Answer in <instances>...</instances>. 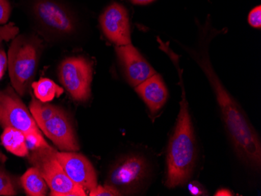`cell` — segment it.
<instances>
[{"mask_svg":"<svg viewBox=\"0 0 261 196\" xmlns=\"http://www.w3.org/2000/svg\"><path fill=\"white\" fill-rule=\"evenodd\" d=\"M205 38L204 45L199 50H191L192 57L203 69L215 92L224 127L239 157L254 169L259 170L261 163L260 140L251 123L246 118L238 102L224 87L215 74L209 61Z\"/></svg>","mask_w":261,"mask_h":196,"instance_id":"1","label":"cell"},{"mask_svg":"<svg viewBox=\"0 0 261 196\" xmlns=\"http://www.w3.org/2000/svg\"><path fill=\"white\" fill-rule=\"evenodd\" d=\"M182 86V99L175 129L170 140L167 157V181L170 188L184 185L191 178L196 159V142L194 129Z\"/></svg>","mask_w":261,"mask_h":196,"instance_id":"2","label":"cell"},{"mask_svg":"<svg viewBox=\"0 0 261 196\" xmlns=\"http://www.w3.org/2000/svg\"><path fill=\"white\" fill-rule=\"evenodd\" d=\"M42 41L35 36L17 35L7 53V68L13 88L20 96L32 87L42 53Z\"/></svg>","mask_w":261,"mask_h":196,"instance_id":"3","label":"cell"},{"mask_svg":"<svg viewBox=\"0 0 261 196\" xmlns=\"http://www.w3.org/2000/svg\"><path fill=\"white\" fill-rule=\"evenodd\" d=\"M50 146L32 150L29 154L31 164L37 168L50 188L53 196H86L87 193L70 179Z\"/></svg>","mask_w":261,"mask_h":196,"instance_id":"4","label":"cell"},{"mask_svg":"<svg viewBox=\"0 0 261 196\" xmlns=\"http://www.w3.org/2000/svg\"><path fill=\"white\" fill-rule=\"evenodd\" d=\"M32 14L44 32L57 38H68L75 32V20L67 7L56 0H35Z\"/></svg>","mask_w":261,"mask_h":196,"instance_id":"5","label":"cell"},{"mask_svg":"<svg viewBox=\"0 0 261 196\" xmlns=\"http://www.w3.org/2000/svg\"><path fill=\"white\" fill-rule=\"evenodd\" d=\"M60 81L74 100L86 102L90 97L92 64L83 57H67L58 68Z\"/></svg>","mask_w":261,"mask_h":196,"instance_id":"6","label":"cell"},{"mask_svg":"<svg viewBox=\"0 0 261 196\" xmlns=\"http://www.w3.org/2000/svg\"><path fill=\"white\" fill-rule=\"evenodd\" d=\"M147 174L146 159L138 155H130L121 158L111 168L106 184L114 187L121 195L130 194L143 183Z\"/></svg>","mask_w":261,"mask_h":196,"instance_id":"7","label":"cell"},{"mask_svg":"<svg viewBox=\"0 0 261 196\" xmlns=\"http://www.w3.org/2000/svg\"><path fill=\"white\" fill-rule=\"evenodd\" d=\"M0 124L4 128H16L24 134L40 131L27 106L11 88L0 91Z\"/></svg>","mask_w":261,"mask_h":196,"instance_id":"8","label":"cell"},{"mask_svg":"<svg viewBox=\"0 0 261 196\" xmlns=\"http://www.w3.org/2000/svg\"><path fill=\"white\" fill-rule=\"evenodd\" d=\"M38 127L61 151L76 152L80 149L72 123L61 108L57 106L54 114Z\"/></svg>","mask_w":261,"mask_h":196,"instance_id":"9","label":"cell"},{"mask_svg":"<svg viewBox=\"0 0 261 196\" xmlns=\"http://www.w3.org/2000/svg\"><path fill=\"white\" fill-rule=\"evenodd\" d=\"M99 23L106 37L116 46L132 44L128 14L124 6L111 4L99 17Z\"/></svg>","mask_w":261,"mask_h":196,"instance_id":"10","label":"cell"},{"mask_svg":"<svg viewBox=\"0 0 261 196\" xmlns=\"http://www.w3.org/2000/svg\"><path fill=\"white\" fill-rule=\"evenodd\" d=\"M56 156L67 176L85 191H90L97 186V176L90 161L75 152H57Z\"/></svg>","mask_w":261,"mask_h":196,"instance_id":"11","label":"cell"},{"mask_svg":"<svg viewBox=\"0 0 261 196\" xmlns=\"http://www.w3.org/2000/svg\"><path fill=\"white\" fill-rule=\"evenodd\" d=\"M116 52L126 79L133 87L136 88L156 74L152 66L141 55L133 44L116 46Z\"/></svg>","mask_w":261,"mask_h":196,"instance_id":"12","label":"cell"},{"mask_svg":"<svg viewBox=\"0 0 261 196\" xmlns=\"http://www.w3.org/2000/svg\"><path fill=\"white\" fill-rule=\"evenodd\" d=\"M136 91L143 99L152 114H156L163 107L168 97V89L162 77L155 74L139 86Z\"/></svg>","mask_w":261,"mask_h":196,"instance_id":"13","label":"cell"},{"mask_svg":"<svg viewBox=\"0 0 261 196\" xmlns=\"http://www.w3.org/2000/svg\"><path fill=\"white\" fill-rule=\"evenodd\" d=\"M1 143L7 151L15 156L20 157L29 156V150L26 145L24 133L16 128H4L1 135Z\"/></svg>","mask_w":261,"mask_h":196,"instance_id":"14","label":"cell"},{"mask_svg":"<svg viewBox=\"0 0 261 196\" xmlns=\"http://www.w3.org/2000/svg\"><path fill=\"white\" fill-rule=\"evenodd\" d=\"M20 184L29 196H44L49 189L43 177L35 166L29 168L22 175Z\"/></svg>","mask_w":261,"mask_h":196,"instance_id":"15","label":"cell"},{"mask_svg":"<svg viewBox=\"0 0 261 196\" xmlns=\"http://www.w3.org/2000/svg\"><path fill=\"white\" fill-rule=\"evenodd\" d=\"M34 94L36 99L42 102L52 101L54 98L59 97L64 92V89L56 84L54 80L49 78H41L32 83Z\"/></svg>","mask_w":261,"mask_h":196,"instance_id":"16","label":"cell"},{"mask_svg":"<svg viewBox=\"0 0 261 196\" xmlns=\"http://www.w3.org/2000/svg\"><path fill=\"white\" fill-rule=\"evenodd\" d=\"M19 34V29L14 23L0 26V79L2 78L7 68V55L4 47V42L13 40Z\"/></svg>","mask_w":261,"mask_h":196,"instance_id":"17","label":"cell"},{"mask_svg":"<svg viewBox=\"0 0 261 196\" xmlns=\"http://www.w3.org/2000/svg\"><path fill=\"white\" fill-rule=\"evenodd\" d=\"M6 156L0 153V195H16L17 184L14 177L6 169Z\"/></svg>","mask_w":261,"mask_h":196,"instance_id":"18","label":"cell"},{"mask_svg":"<svg viewBox=\"0 0 261 196\" xmlns=\"http://www.w3.org/2000/svg\"><path fill=\"white\" fill-rule=\"evenodd\" d=\"M24 135H25L26 145L29 151L49 146L42 137L41 131H31V132L26 133Z\"/></svg>","mask_w":261,"mask_h":196,"instance_id":"19","label":"cell"},{"mask_svg":"<svg viewBox=\"0 0 261 196\" xmlns=\"http://www.w3.org/2000/svg\"><path fill=\"white\" fill-rule=\"evenodd\" d=\"M90 196H118L121 195V193L114 187L105 184L104 186L97 185L96 188L91 190L89 192Z\"/></svg>","mask_w":261,"mask_h":196,"instance_id":"20","label":"cell"},{"mask_svg":"<svg viewBox=\"0 0 261 196\" xmlns=\"http://www.w3.org/2000/svg\"><path fill=\"white\" fill-rule=\"evenodd\" d=\"M248 22L252 27L255 29H260L261 27V7L260 6L255 7L250 11Z\"/></svg>","mask_w":261,"mask_h":196,"instance_id":"21","label":"cell"},{"mask_svg":"<svg viewBox=\"0 0 261 196\" xmlns=\"http://www.w3.org/2000/svg\"><path fill=\"white\" fill-rule=\"evenodd\" d=\"M11 14V7L8 0H0V24L8 21Z\"/></svg>","mask_w":261,"mask_h":196,"instance_id":"22","label":"cell"},{"mask_svg":"<svg viewBox=\"0 0 261 196\" xmlns=\"http://www.w3.org/2000/svg\"><path fill=\"white\" fill-rule=\"evenodd\" d=\"M188 188H189V191L191 193L192 195H206V189L198 181H193V182L189 183Z\"/></svg>","mask_w":261,"mask_h":196,"instance_id":"23","label":"cell"},{"mask_svg":"<svg viewBox=\"0 0 261 196\" xmlns=\"http://www.w3.org/2000/svg\"><path fill=\"white\" fill-rule=\"evenodd\" d=\"M130 2L134 4H139V5H144L149 3L153 2L155 0H130Z\"/></svg>","mask_w":261,"mask_h":196,"instance_id":"24","label":"cell"},{"mask_svg":"<svg viewBox=\"0 0 261 196\" xmlns=\"http://www.w3.org/2000/svg\"><path fill=\"white\" fill-rule=\"evenodd\" d=\"M215 195H232V193H231L229 190L225 189V188H222V189L218 191V192L215 194Z\"/></svg>","mask_w":261,"mask_h":196,"instance_id":"25","label":"cell"}]
</instances>
